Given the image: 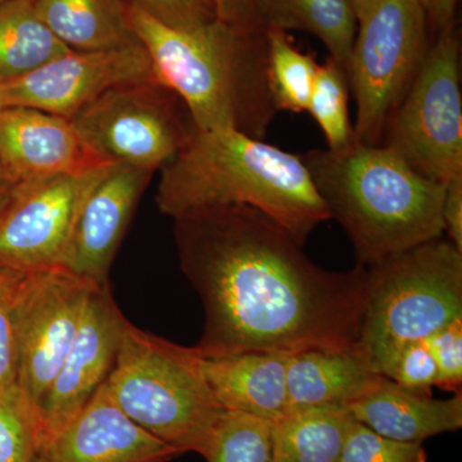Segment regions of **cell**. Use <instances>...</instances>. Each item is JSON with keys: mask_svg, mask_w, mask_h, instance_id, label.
Segmentation results:
<instances>
[{"mask_svg": "<svg viewBox=\"0 0 462 462\" xmlns=\"http://www.w3.org/2000/svg\"><path fill=\"white\" fill-rule=\"evenodd\" d=\"M349 83L345 67L333 58L319 65L307 112L320 127L330 151L354 144V125L349 118Z\"/></svg>", "mask_w": 462, "mask_h": 462, "instance_id": "cell-25", "label": "cell"}, {"mask_svg": "<svg viewBox=\"0 0 462 462\" xmlns=\"http://www.w3.org/2000/svg\"><path fill=\"white\" fill-rule=\"evenodd\" d=\"M69 51L42 23L32 0L0 3V83L23 78Z\"/></svg>", "mask_w": 462, "mask_h": 462, "instance_id": "cell-23", "label": "cell"}, {"mask_svg": "<svg viewBox=\"0 0 462 462\" xmlns=\"http://www.w3.org/2000/svg\"><path fill=\"white\" fill-rule=\"evenodd\" d=\"M288 357L289 355L272 352L199 355V363L212 393L224 410L275 422L289 412Z\"/></svg>", "mask_w": 462, "mask_h": 462, "instance_id": "cell-18", "label": "cell"}, {"mask_svg": "<svg viewBox=\"0 0 462 462\" xmlns=\"http://www.w3.org/2000/svg\"><path fill=\"white\" fill-rule=\"evenodd\" d=\"M107 163L83 142L71 121L26 107H0V170L17 181Z\"/></svg>", "mask_w": 462, "mask_h": 462, "instance_id": "cell-16", "label": "cell"}, {"mask_svg": "<svg viewBox=\"0 0 462 462\" xmlns=\"http://www.w3.org/2000/svg\"><path fill=\"white\" fill-rule=\"evenodd\" d=\"M179 455L124 413L103 384L51 438L39 462H167Z\"/></svg>", "mask_w": 462, "mask_h": 462, "instance_id": "cell-15", "label": "cell"}, {"mask_svg": "<svg viewBox=\"0 0 462 462\" xmlns=\"http://www.w3.org/2000/svg\"><path fill=\"white\" fill-rule=\"evenodd\" d=\"M354 421L338 404L289 410L273 422L276 462H340Z\"/></svg>", "mask_w": 462, "mask_h": 462, "instance_id": "cell-21", "label": "cell"}, {"mask_svg": "<svg viewBox=\"0 0 462 462\" xmlns=\"http://www.w3.org/2000/svg\"><path fill=\"white\" fill-rule=\"evenodd\" d=\"M105 387L135 424L180 455L205 456L225 411L194 346L175 345L129 321Z\"/></svg>", "mask_w": 462, "mask_h": 462, "instance_id": "cell-5", "label": "cell"}, {"mask_svg": "<svg viewBox=\"0 0 462 462\" xmlns=\"http://www.w3.org/2000/svg\"><path fill=\"white\" fill-rule=\"evenodd\" d=\"M438 366L437 387L460 392L462 383V316L425 339Z\"/></svg>", "mask_w": 462, "mask_h": 462, "instance_id": "cell-30", "label": "cell"}, {"mask_svg": "<svg viewBox=\"0 0 462 462\" xmlns=\"http://www.w3.org/2000/svg\"><path fill=\"white\" fill-rule=\"evenodd\" d=\"M418 2L424 12L428 27H431L434 32H439L455 25L458 0H418Z\"/></svg>", "mask_w": 462, "mask_h": 462, "instance_id": "cell-35", "label": "cell"}, {"mask_svg": "<svg viewBox=\"0 0 462 462\" xmlns=\"http://www.w3.org/2000/svg\"><path fill=\"white\" fill-rule=\"evenodd\" d=\"M126 322L108 282L91 289L74 343L38 406L47 445L105 384Z\"/></svg>", "mask_w": 462, "mask_h": 462, "instance_id": "cell-13", "label": "cell"}, {"mask_svg": "<svg viewBox=\"0 0 462 462\" xmlns=\"http://www.w3.org/2000/svg\"><path fill=\"white\" fill-rule=\"evenodd\" d=\"M154 172L112 163L85 199L62 266L105 284L121 240Z\"/></svg>", "mask_w": 462, "mask_h": 462, "instance_id": "cell-14", "label": "cell"}, {"mask_svg": "<svg viewBox=\"0 0 462 462\" xmlns=\"http://www.w3.org/2000/svg\"><path fill=\"white\" fill-rule=\"evenodd\" d=\"M216 18L245 32H266L256 0H212Z\"/></svg>", "mask_w": 462, "mask_h": 462, "instance_id": "cell-33", "label": "cell"}, {"mask_svg": "<svg viewBox=\"0 0 462 462\" xmlns=\"http://www.w3.org/2000/svg\"><path fill=\"white\" fill-rule=\"evenodd\" d=\"M173 221L181 272L205 309L199 355L360 346L366 267L322 269L288 230L248 206L209 207Z\"/></svg>", "mask_w": 462, "mask_h": 462, "instance_id": "cell-1", "label": "cell"}, {"mask_svg": "<svg viewBox=\"0 0 462 462\" xmlns=\"http://www.w3.org/2000/svg\"><path fill=\"white\" fill-rule=\"evenodd\" d=\"M212 3H214V2H212Z\"/></svg>", "mask_w": 462, "mask_h": 462, "instance_id": "cell-39", "label": "cell"}, {"mask_svg": "<svg viewBox=\"0 0 462 462\" xmlns=\"http://www.w3.org/2000/svg\"><path fill=\"white\" fill-rule=\"evenodd\" d=\"M96 282L66 267L25 273L16 300L18 388L38 409L76 338Z\"/></svg>", "mask_w": 462, "mask_h": 462, "instance_id": "cell-10", "label": "cell"}, {"mask_svg": "<svg viewBox=\"0 0 462 462\" xmlns=\"http://www.w3.org/2000/svg\"><path fill=\"white\" fill-rule=\"evenodd\" d=\"M443 233L462 251V173L445 184L442 200Z\"/></svg>", "mask_w": 462, "mask_h": 462, "instance_id": "cell-34", "label": "cell"}, {"mask_svg": "<svg viewBox=\"0 0 462 462\" xmlns=\"http://www.w3.org/2000/svg\"><path fill=\"white\" fill-rule=\"evenodd\" d=\"M23 181L14 180V178L8 176L0 170V217L5 214V209L11 202L12 197H14V190L18 187V184Z\"/></svg>", "mask_w": 462, "mask_h": 462, "instance_id": "cell-36", "label": "cell"}, {"mask_svg": "<svg viewBox=\"0 0 462 462\" xmlns=\"http://www.w3.org/2000/svg\"><path fill=\"white\" fill-rule=\"evenodd\" d=\"M346 407L356 421L400 442L422 443L462 427L461 391L438 400L430 391L402 387L387 376Z\"/></svg>", "mask_w": 462, "mask_h": 462, "instance_id": "cell-17", "label": "cell"}, {"mask_svg": "<svg viewBox=\"0 0 462 462\" xmlns=\"http://www.w3.org/2000/svg\"><path fill=\"white\" fill-rule=\"evenodd\" d=\"M346 2L348 3L349 7L352 8L358 21L360 18H363L370 9L375 7L380 0H346Z\"/></svg>", "mask_w": 462, "mask_h": 462, "instance_id": "cell-37", "label": "cell"}, {"mask_svg": "<svg viewBox=\"0 0 462 462\" xmlns=\"http://www.w3.org/2000/svg\"><path fill=\"white\" fill-rule=\"evenodd\" d=\"M153 78L141 42L115 50L71 51L32 72L0 83V107H26L71 120L117 85Z\"/></svg>", "mask_w": 462, "mask_h": 462, "instance_id": "cell-12", "label": "cell"}, {"mask_svg": "<svg viewBox=\"0 0 462 462\" xmlns=\"http://www.w3.org/2000/svg\"><path fill=\"white\" fill-rule=\"evenodd\" d=\"M383 145L430 180L462 173L460 42L455 25L438 32L418 74L389 117Z\"/></svg>", "mask_w": 462, "mask_h": 462, "instance_id": "cell-8", "label": "cell"}, {"mask_svg": "<svg viewBox=\"0 0 462 462\" xmlns=\"http://www.w3.org/2000/svg\"><path fill=\"white\" fill-rule=\"evenodd\" d=\"M111 165L20 182L0 217V266L20 273L62 266L81 206Z\"/></svg>", "mask_w": 462, "mask_h": 462, "instance_id": "cell-11", "label": "cell"}, {"mask_svg": "<svg viewBox=\"0 0 462 462\" xmlns=\"http://www.w3.org/2000/svg\"><path fill=\"white\" fill-rule=\"evenodd\" d=\"M316 189L351 240L357 264L442 238L445 184L430 180L385 145L300 154Z\"/></svg>", "mask_w": 462, "mask_h": 462, "instance_id": "cell-4", "label": "cell"}, {"mask_svg": "<svg viewBox=\"0 0 462 462\" xmlns=\"http://www.w3.org/2000/svg\"><path fill=\"white\" fill-rule=\"evenodd\" d=\"M23 275L0 266V393L18 389L16 300Z\"/></svg>", "mask_w": 462, "mask_h": 462, "instance_id": "cell-28", "label": "cell"}, {"mask_svg": "<svg viewBox=\"0 0 462 462\" xmlns=\"http://www.w3.org/2000/svg\"><path fill=\"white\" fill-rule=\"evenodd\" d=\"M267 76L279 111L307 112L319 63L315 56L294 47L282 30L267 27Z\"/></svg>", "mask_w": 462, "mask_h": 462, "instance_id": "cell-24", "label": "cell"}, {"mask_svg": "<svg viewBox=\"0 0 462 462\" xmlns=\"http://www.w3.org/2000/svg\"><path fill=\"white\" fill-rule=\"evenodd\" d=\"M340 462H428V455L421 443L400 442L380 436L355 420Z\"/></svg>", "mask_w": 462, "mask_h": 462, "instance_id": "cell-29", "label": "cell"}, {"mask_svg": "<svg viewBox=\"0 0 462 462\" xmlns=\"http://www.w3.org/2000/svg\"><path fill=\"white\" fill-rule=\"evenodd\" d=\"M256 5L266 29L312 33L346 72L357 18L346 0H256Z\"/></svg>", "mask_w": 462, "mask_h": 462, "instance_id": "cell-22", "label": "cell"}, {"mask_svg": "<svg viewBox=\"0 0 462 462\" xmlns=\"http://www.w3.org/2000/svg\"><path fill=\"white\" fill-rule=\"evenodd\" d=\"M5 2V0H0V3Z\"/></svg>", "mask_w": 462, "mask_h": 462, "instance_id": "cell-38", "label": "cell"}, {"mask_svg": "<svg viewBox=\"0 0 462 462\" xmlns=\"http://www.w3.org/2000/svg\"><path fill=\"white\" fill-rule=\"evenodd\" d=\"M203 457L207 462H276L273 422L225 410Z\"/></svg>", "mask_w": 462, "mask_h": 462, "instance_id": "cell-26", "label": "cell"}, {"mask_svg": "<svg viewBox=\"0 0 462 462\" xmlns=\"http://www.w3.org/2000/svg\"><path fill=\"white\" fill-rule=\"evenodd\" d=\"M125 11L153 78L181 99L196 127L233 129L263 141L278 114L267 76L266 32H240L218 18L172 27L132 0H125Z\"/></svg>", "mask_w": 462, "mask_h": 462, "instance_id": "cell-2", "label": "cell"}, {"mask_svg": "<svg viewBox=\"0 0 462 462\" xmlns=\"http://www.w3.org/2000/svg\"><path fill=\"white\" fill-rule=\"evenodd\" d=\"M161 23L172 27H194L214 21L212 0H132Z\"/></svg>", "mask_w": 462, "mask_h": 462, "instance_id": "cell-32", "label": "cell"}, {"mask_svg": "<svg viewBox=\"0 0 462 462\" xmlns=\"http://www.w3.org/2000/svg\"><path fill=\"white\" fill-rule=\"evenodd\" d=\"M363 346L306 349L289 355V410L338 404L349 406L382 378Z\"/></svg>", "mask_w": 462, "mask_h": 462, "instance_id": "cell-19", "label": "cell"}, {"mask_svg": "<svg viewBox=\"0 0 462 462\" xmlns=\"http://www.w3.org/2000/svg\"><path fill=\"white\" fill-rule=\"evenodd\" d=\"M45 447L38 409L20 388L0 393V462H39Z\"/></svg>", "mask_w": 462, "mask_h": 462, "instance_id": "cell-27", "label": "cell"}, {"mask_svg": "<svg viewBox=\"0 0 462 462\" xmlns=\"http://www.w3.org/2000/svg\"><path fill=\"white\" fill-rule=\"evenodd\" d=\"M430 48L418 0H380L357 21L346 66L356 100L355 141L380 145L385 126Z\"/></svg>", "mask_w": 462, "mask_h": 462, "instance_id": "cell-7", "label": "cell"}, {"mask_svg": "<svg viewBox=\"0 0 462 462\" xmlns=\"http://www.w3.org/2000/svg\"><path fill=\"white\" fill-rule=\"evenodd\" d=\"M69 121L102 160L152 172L184 148L196 127L181 99L156 79L111 88Z\"/></svg>", "mask_w": 462, "mask_h": 462, "instance_id": "cell-9", "label": "cell"}, {"mask_svg": "<svg viewBox=\"0 0 462 462\" xmlns=\"http://www.w3.org/2000/svg\"><path fill=\"white\" fill-rule=\"evenodd\" d=\"M161 172L157 206L172 218L209 207L248 206L302 245L330 220L300 154L236 130L194 127Z\"/></svg>", "mask_w": 462, "mask_h": 462, "instance_id": "cell-3", "label": "cell"}, {"mask_svg": "<svg viewBox=\"0 0 462 462\" xmlns=\"http://www.w3.org/2000/svg\"><path fill=\"white\" fill-rule=\"evenodd\" d=\"M51 32L71 51L115 50L139 42L125 0H32Z\"/></svg>", "mask_w": 462, "mask_h": 462, "instance_id": "cell-20", "label": "cell"}, {"mask_svg": "<svg viewBox=\"0 0 462 462\" xmlns=\"http://www.w3.org/2000/svg\"><path fill=\"white\" fill-rule=\"evenodd\" d=\"M360 345L387 375L398 354L462 316V251L438 238L366 267Z\"/></svg>", "mask_w": 462, "mask_h": 462, "instance_id": "cell-6", "label": "cell"}, {"mask_svg": "<svg viewBox=\"0 0 462 462\" xmlns=\"http://www.w3.org/2000/svg\"><path fill=\"white\" fill-rule=\"evenodd\" d=\"M385 376L402 387L418 391H430L437 385V363L425 340L404 346Z\"/></svg>", "mask_w": 462, "mask_h": 462, "instance_id": "cell-31", "label": "cell"}]
</instances>
